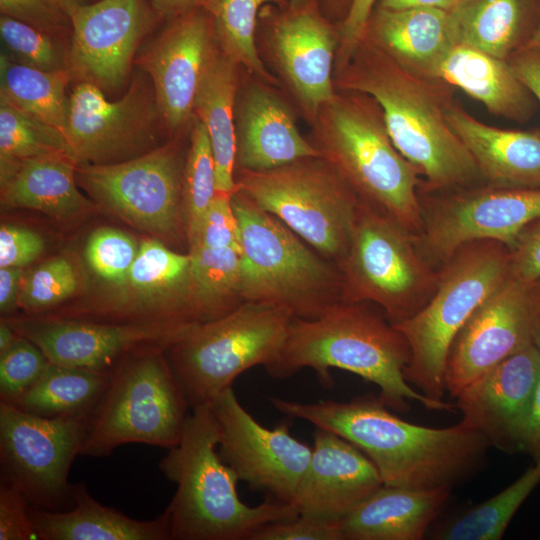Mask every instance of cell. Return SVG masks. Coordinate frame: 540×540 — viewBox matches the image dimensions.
Returning <instances> with one entry per match:
<instances>
[{"label": "cell", "mask_w": 540, "mask_h": 540, "mask_svg": "<svg viewBox=\"0 0 540 540\" xmlns=\"http://www.w3.org/2000/svg\"><path fill=\"white\" fill-rule=\"evenodd\" d=\"M328 6L334 10H341L345 12V16L348 12L352 0H324ZM344 19V18H343Z\"/></svg>", "instance_id": "94428289"}, {"label": "cell", "mask_w": 540, "mask_h": 540, "mask_svg": "<svg viewBox=\"0 0 540 540\" xmlns=\"http://www.w3.org/2000/svg\"><path fill=\"white\" fill-rule=\"evenodd\" d=\"M79 287V276L73 264L64 257H54L25 273L18 306L39 312L71 297Z\"/></svg>", "instance_id": "b9f144b4"}, {"label": "cell", "mask_w": 540, "mask_h": 540, "mask_svg": "<svg viewBox=\"0 0 540 540\" xmlns=\"http://www.w3.org/2000/svg\"><path fill=\"white\" fill-rule=\"evenodd\" d=\"M363 36L404 68L433 79L455 44L448 11L436 8L375 7Z\"/></svg>", "instance_id": "83f0119b"}, {"label": "cell", "mask_w": 540, "mask_h": 540, "mask_svg": "<svg viewBox=\"0 0 540 540\" xmlns=\"http://www.w3.org/2000/svg\"><path fill=\"white\" fill-rule=\"evenodd\" d=\"M510 276V248L494 240L467 243L438 269L429 301L393 324L411 352L404 374L421 393L443 400L444 371L451 343L475 310Z\"/></svg>", "instance_id": "52a82bcc"}, {"label": "cell", "mask_w": 540, "mask_h": 540, "mask_svg": "<svg viewBox=\"0 0 540 540\" xmlns=\"http://www.w3.org/2000/svg\"><path fill=\"white\" fill-rule=\"evenodd\" d=\"M527 46H536L540 47V22L535 30L529 44Z\"/></svg>", "instance_id": "6125c7cd"}, {"label": "cell", "mask_w": 540, "mask_h": 540, "mask_svg": "<svg viewBox=\"0 0 540 540\" xmlns=\"http://www.w3.org/2000/svg\"><path fill=\"white\" fill-rule=\"evenodd\" d=\"M139 248L128 234L110 227L96 229L89 237L85 255L101 279L122 288Z\"/></svg>", "instance_id": "7bdbcfd3"}, {"label": "cell", "mask_w": 540, "mask_h": 540, "mask_svg": "<svg viewBox=\"0 0 540 540\" xmlns=\"http://www.w3.org/2000/svg\"><path fill=\"white\" fill-rule=\"evenodd\" d=\"M240 66L218 48L212 55L194 101L193 116L205 127L215 161L217 191L236 190L235 111Z\"/></svg>", "instance_id": "d6a6232c"}, {"label": "cell", "mask_w": 540, "mask_h": 540, "mask_svg": "<svg viewBox=\"0 0 540 540\" xmlns=\"http://www.w3.org/2000/svg\"><path fill=\"white\" fill-rule=\"evenodd\" d=\"M77 164L69 157L53 156L22 161L0 182L4 209H30L69 222L91 212L93 203L78 189Z\"/></svg>", "instance_id": "1f68e13d"}, {"label": "cell", "mask_w": 540, "mask_h": 540, "mask_svg": "<svg viewBox=\"0 0 540 540\" xmlns=\"http://www.w3.org/2000/svg\"><path fill=\"white\" fill-rule=\"evenodd\" d=\"M435 79L463 90L490 113L510 121L527 122L537 111V100L508 60L470 46L454 44L440 62Z\"/></svg>", "instance_id": "f1b7e54d"}, {"label": "cell", "mask_w": 540, "mask_h": 540, "mask_svg": "<svg viewBox=\"0 0 540 540\" xmlns=\"http://www.w3.org/2000/svg\"><path fill=\"white\" fill-rule=\"evenodd\" d=\"M535 286H536L537 292H538V294L540 296V280L535 282Z\"/></svg>", "instance_id": "03108f58"}, {"label": "cell", "mask_w": 540, "mask_h": 540, "mask_svg": "<svg viewBox=\"0 0 540 540\" xmlns=\"http://www.w3.org/2000/svg\"><path fill=\"white\" fill-rule=\"evenodd\" d=\"M334 84L337 90L363 93L377 102L395 147L424 177L420 191L485 183L448 122L452 86L409 71L365 36L335 66Z\"/></svg>", "instance_id": "6da1fadb"}, {"label": "cell", "mask_w": 540, "mask_h": 540, "mask_svg": "<svg viewBox=\"0 0 540 540\" xmlns=\"http://www.w3.org/2000/svg\"><path fill=\"white\" fill-rule=\"evenodd\" d=\"M188 252L193 305L199 323L219 318L243 303L240 248L199 247Z\"/></svg>", "instance_id": "d590c367"}, {"label": "cell", "mask_w": 540, "mask_h": 540, "mask_svg": "<svg viewBox=\"0 0 540 540\" xmlns=\"http://www.w3.org/2000/svg\"><path fill=\"white\" fill-rule=\"evenodd\" d=\"M313 439L293 504L300 514L340 521L383 481L373 462L349 441L320 427Z\"/></svg>", "instance_id": "cb8c5ba5"}, {"label": "cell", "mask_w": 540, "mask_h": 540, "mask_svg": "<svg viewBox=\"0 0 540 540\" xmlns=\"http://www.w3.org/2000/svg\"><path fill=\"white\" fill-rule=\"evenodd\" d=\"M38 540H170L167 515L140 521L96 501L85 483L74 484L73 505L64 511L29 506Z\"/></svg>", "instance_id": "f546056e"}, {"label": "cell", "mask_w": 540, "mask_h": 540, "mask_svg": "<svg viewBox=\"0 0 540 540\" xmlns=\"http://www.w3.org/2000/svg\"><path fill=\"white\" fill-rule=\"evenodd\" d=\"M339 268L342 301L375 304L393 324L421 310L438 280V270L419 254L414 236L363 201Z\"/></svg>", "instance_id": "8fae6325"}, {"label": "cell", "mask_w": 540, "mask_h": 540, "mask_svg": "<svg viewBox=\"0 0 540 540\" xmlns=\"http://www.w3.org/2000/svg\"><path fill=\"white\" fill-rule=\"evenodd\" d=\"M30 503L8 479L0 478V540L37 539L29 513Z\"/></svg>", "instance_id": "c3c4849f"}, {"label": "cell", "mask_w": 540, "mask_h": 540, "mask_svg": "<svg viewBox=\"0 0 540 540\" xmlns=\"http://www.w3.org/2000/svg\"><path fill=\"white\" fill-rule=\"evenodd\" d=\"M240 92L235 111V170H268L321 156L301 135L291 109L269 84L250 82Z\"/></svg>", "instance_id": "d4e9b609"}, {"label": "cell", "mask_w": 540, "mask_h": 540, "mask_svg": "<svg viewBox=\"0 0 540 540\" xmlns=\"http://www.w3.org/2000/svg\"><path fill=\"white\" fill-rule=\"evenodd\" d=\"M450 491L383 484L340 520L343 540L423 539Z\"/></svg>", "instance_id": "4316f807"}, {"label": "cell", "mask_w": 540, "mask_h": 540, "mask_svg": "<svg viewBox=\"0 0 540 540\" xmlns=\"http://www.w3.org/2000/svg\"><path fill=\"white\" fill-rule=\"evenodd\" d=\"M211 405L221 429L219 453L239 480L270 499L293 504L312 447L295 438L286 421L264 427L241 405L232 387Z\"/></svg>", "instance_id": "2e32d148"}, {"label": "cell", "mask_w": 540, "mask_h": 540, "mask_svg": "<svg viewBox=\"0 0 540 540\" xmlns=\"http://www.w3.org/2000/svg\"><path fill=\"white\" fill-rule=\"evenodd\" d=\"M68 14L71 81L90 83L106 95L121 91L141 42L160 19L148 0H97Z\"/></svg>", "instance_id": "ac0fdd59"}, {"label": "cell", "mask_w": 540, "mask_h": 540, "mask_svg": "<svg viewBox=\"0 0 540 540\" xmlns=\"http://www.w3.org/2000/svg\"><path fill=\"white\" fill-rule=\"evenodd\" d=\"M539 315L535 283L509 276L453 339L445 363V390L456 397L483 373L533 344Z\"/></svg>", "instance_id": "e0dca14e"}, {"label": "cell", "mask_w": 540, "mask_h": 540, "mask_svg": "<svg viewBox=\"0 0 540 540\" xmlns=\"http://www.w3.org/2000/svg\"><path fill=\"white\" fill-rule=\"evenodd\" d=\"M249 540H343L340 521L299 514L260 527Z\"/></svg>", "instance_id": "7dc6e473"}, {"label": "cell", "mask_w": 540, "mask_h": 540, "mask_svg": "<svg viewBox=\"0 0 540 540\" xmlns=\"http://www.w3.org/2000/svg\"><path fill=\"white\" fill-rule=\"evenodd\" d=\"M378 0H352L338 29L339 46L336 65L344 62L363 37L368 20ZM335 65V66H336Z\"/></svg>", "instance_id": "816d5d0a"}, {"label": "cell", "mask_w": 540, "mask_h": 540, "mask_svg": "<svg viewBox=\"0 0 540 540\" xmlns=\"http://www.w3.org/2000/svg\"><path fill=\"white\" fill-rule=\"evenodd\" d=\"M305 1L306 0H287L288 5L293 6V7H296V6H299V5L303 4Z\"/></svg>", "instance_id": "e7e4bbea"}, {"label": "cell", "mask_w": 540, "mask_h": 540, "mask_svg": "<svg viewBox=\"0 0 540 540\" xmlns=\"http://www.w3.org/2000/svg\"><path fill=\"white\" fill-rule=\"evenodd\" d=\"M420 203L422 226L414 237L415 245L436 270L467 243L494 240L511 248L522 231L540 217V189L482 183L420 193Z\"/></svg>", "instance_id": "4fadbf2b"}, {"label": "cell", "mask_w": 540, "mask_h": 540, "mask_svg": "<svg viewBox=\"0 0 540 540\" xmlns=\"http://www.w3.org/2000/svg\"><path fill=\"white\" fill-rule=\"evenodd\" d=\"M110 374L49 362L39 380L12 404L44 418H89Z\"/></svg>", "instance_id": "836d02e7"}, {"label": "cell", "mask_w": 540, "mask_h": 540, "mask_svg": "<svg viewBox=\"0 0 540 540\" xmlns=\"http://www.w3.org/2000/svg\"><path fill=\"white\" fill-rule=\"evenodd\" d=\"M311 124V143L359 198L417 236L422 226L420 175L392 142L377 102L336 89Z\"/></svg>", "instance_id": "5b68a950"}, {"label": "cell", "mask_w": 540, "mask_h": 540, "mask_svg": "<svg viewBox=\"0 0 540 540\" xmlns=\"http://www.w3.org/2000/svg\"><path fill=\"white\" fill-rule=\"evenodd\" d=\"M43 351L20 335L0 354V401L12 403L41 377L49 364Z\"/></svg>", "instance_id": "ee69618b"}, {"label": "cell", "mask_w": 540, "mask_h": 540, "mask_svg": "<svg viewBox=\"0 0 540 540\" xmlns=\"http://www.w3.org/2000/svg\"><path fill=\"white\" fill-rule=\"evenodd\" d=\"M165 349L159 345L138 348L112 370L89 417L81 456H109L129 443L167 450L178 444L191 407Z\"/></svg>", "instance_id": "ba28073f"}, {"label": "cell", "mask_w": 540, "mask_h": 540, "mask_svg": "<svg viewBox=\"0 0 540 540\" xmlns=\"http://www.w3.org/2000/svg\"><path fill=\"white\" fill-rule=\"evenodd\" d=\"M221 429L211 403L191 407L180 440L158 467L177 488L164 510L170 540H249L262 526L297 517L291 503L245 504L235 471L217 450Z\"/></svg>", "instance_id": "277c9868"}, {"label": "cell", "mask_w": 540, "mask_h": 540, "mask_svg": "<svg viewBox=\"0 0 540 540\" xmlns=\"http://www.w3.org/2000/svg\"><path fill=\"white\" fill-rule=\"evenodd\" d=\"M185 156L171 140L124 162L77 165L76 179L98 204L130 225L169 243H187Z\"/></svg>", "instance_id": "7c38bea8"}, {"label": "cell", "mask_w": 540, "mask_h": 540, "mask_svg": "<svg viewBox=\"0 0 540 540\" xmlns=\"http://www.w3.org/2000/svg\"><path fill=\"white\" fill-rule=\"evenodd\" d=\"M411 357L405 336L368 302L340 301L314 319L293 318L275 360L265 367L277 379L311 368L325 388L334 384L331 368L352 372L378 386L392 410L405 413L411 402L429 410L455 405L415 390L405 378Z\"/></svg>", "instance_id": "3957f363"}, {"label": "cell", "mask_w": 540, "mask_h": 540, "mask_svg": "<svg viewBox=\"0 0 540 540\" xmlns=\"http://www.w3.org/2000/svg\"><path fill=\"white\" fill-rule=\"evenodd\" d=\"M164 130L146 73L136 75L116 100L86 82L75 83L69 94L65 138L77 165L114 164L139 157L160 146Z\"/></svg>", "instance_id": "5bb4252c"}, {"label": "cell", "mask_w": 540, "mask_h": 540, "mask_svg": "<svg viewBox=\"0 0 540 540\" xmlns=\"http://www.w3.org/2000/svg\"><path fill=\"white\" fill-rule=\"evenodd\" d=\"M20 336L6 320L0 324V354L10 348Z\"/></svg>", "instance_id": "680465c9"}, {"label": "cell", "mask_w": 540, "mask_h": 540, "mask_svg": "<svg viewBox=\"0 0 540 540\" xmlns=\"http://www.w3.org/2000/svg\"><path fill=\"white\" fill-rule=\"evenodd\" d=\"M510 276L526 283L540 280V217L522 231L510 248Z\"/></svg>", "instance_id": "f907efd6"}, {"label": "cell", "mask_w": 540, "mask_h": 540, "mask_svg": "<svg viewBox=\"0 0 540 540\" xmlns=\"http://www.w3.org/2000/svg\"><path fill=\"white\" fill-rule=\"evenodd\" d=\"M56 5L61 7L65 12L69 13L73 8L90 3L89 0H51ZM69 15V14H68Z\"/></svg>", "instance_id": "91938a15"}, {"label": "cell", "mask_w": 540, "mask_h": 540, "mask_svg": "<svg viewBox=\"0 0 540 540\" xmlns=\"http://www.w3.org/2000/svg\"><path fill=\"white\" fill-rule=\"evenodd\" d=\"M7 322L17 333L35 343L50 362L103 374H110L127 354L138 348L149 345L167 348L193 326L68 318Z\"/></svg>", "instance_id": "ffe728a7"}, {"label": "cell", "mask_w": 540, "mask_h": 540, "mask_svg": "<svg viewBox=\"0 0 540 540\" xmlns=\"http://www.w3.org/2000/svg\"><path fill=\"white\" fill-rule=\"evenodd\" d=\"M267 38L278 74L311 122L336 93L339 32L319 12L315 0H306L277 15Z\"/></svg>", "instance_id": "44dd1931"}, {"label": "cell", "mask_w": 540, "mask_h": 540, "mask_svg": "<svg viewBox=\"0 0 540 540\" xmlns=\"http://www.w3.org/2000/svg\"><path fill=\"white\" fill-rule=\"evenodd\" d=\"M519 451L540 459V377L519 438Z\"/></svg>", "instance_id": "db71d44e"}, {"label": "cell", "mask_w": 540, "mask_h": 540, "mask_svg": "<svg viewBox=\"0 0 540 540\" xmlns=\"http://www.w3.org/2000/svg\"><path fill=\"white\" fill-rule=\"evenodd\" d=\"M516 481L486 501L441 524L430 538L437 540H499L511 519L540 483V459Z\"/></svg>", "instance_id": "74e56055"}, {"label": "cell", "mask_w": 540, "mask_h": 540, "mask_svg": "<svg viewBox=\"0 0 540 540\" xmlns=\"http://www.w3.org/2000/svg\"><path fill=\"white\" fill-rule=\"evenodd\" d=\"M231 201L239 223L243 302L314 319L342 301L336 263L241 192L235 191Z\"/></svg>", "instance_id": "8992f818"}, {"label": "cell", "mask_w": 540, "mask_h": 540, "mask_svg": "<svg viewBox=\"0 0 540 540\" xmlns=\"http://www.w3.org/2000/svg\"><path fill=\"white\" fill-rule=\"evenodd\" d=\"M231 196L218 192L199 226L188 251L199 247L240 248L239 223Z\"/></svg>", "instance_id": "bcb514c9"}, {"label": "cell", "mask_w": 540, "mask_h": 540, "mask_svg": "<svg viewBox=\"0 0 540 540\" xmlns=\"http://www.w3.org/2000/svg\"><path fill=\"white\" fill-rule=\"evenodd\" d=\"M0 37L4 52L12 60L44 71L69 74L70 42L5 15H0Z\"/></svg>", "instance_id": "60d3db41"}, {"label": "cell", "mask_w": 540, "mask_h": 540, "mask_svg": "<svg viewBox=\"0 0 540 540\" xmlns=\"http://www.w3.org/2000/svg\"><path fill=\"white\" fill-rule=\"evenodd\" d=\"M0 14L71 42L70 16L51 0H0Z\"/></svg>", "instance_id": "f6af8a7d"}, {"label": "cell", "mask_w": 540, "mask_h": 540, "mask_svg": "<svg viewBox=\"0 0 540 540\" xmlns=\"http://www.w3.org/2000/svg\"><path fill=\"white\" fill-rule=\"evenodd\" d=\"M293 316L284 309L243 302L227 314L194 324L165 351L190 407L211 403L246 370L277 357Z\"/></svg>", "instance_id": "9c48e42d"}, {"label": "cell", "mask_w": 540, "mask_h": 540, "mask_svg": "<svg viewBox=\"0 0 540 540\" xmlns=\"http://www.w3.org/2000/svg\"><path fill=\"white\" fill-rule=\"evenodd\" d=\"M191 124L182 178L188 247L195 239L205 212L218 193L215 161L208 133L195 116Z\"/></svg>", "instance_id": "ab89813d"}, {"label": "cell", "mask_w": 540, "mask_h": 540, "mask_svg": "<svg viewBox=\"0 0 540 540\" xmlns=\"http://www.w3.org/2000/svg\"><path fill=\"white\" fill-rule=\"evenodd\" d=\"M120 296L101 310L115 323H165L191 326L195 314L191 256L166 247L160 240H145L130 268Z\"/></svg>", "instance_id": "603a6c76"}, {"label": "cell", "mask_w": 540, "mask_h": 540, "mask_svg": "<svg viewBox=\"0 0 540 540\" xmlns=\"http://www.w3.org/2000/svg\"><path fill=\"white\" fill-rule=\"evenodd\" d=\"M87 417L44 418L0 401L1 477L31 505L64 511L73 505L68 476L88 430Z\"/></svg>", "instance_id": "9a60e30c"}, {"label": "cell", "mask_w": 540, "mask_h": 540, "mask_svg": "<svg viewBox=\"0 0 540 540\" xmlns=\"http://www.w3.org/2000/svg\"><path fill=\"white\" fill-rule=\"evenodd\" d=\"M25 272L21 267L0 268V310L8 314L18 305L21 283Z\"/></svg>", "instance_id": "11a10c76"}, {"label": "cell", "mask_w": 540, "mask_h": 540, "mask_svg": "<svg viewBox=\"0 0 540 540\" xmlns=\"http://www.w3.org/2000/svg\"><path fill=\"white\" fill-rule=\"evenodd\" d=\"M448 15L455 44L508 60L529 44L540 0H459Z\"/></svg>", "instance_id": "4dcf8cb0"}, {"label": "cell", "mask_w": 540, "mask_h": 540, "mask_svg": "<svg viewBox=\"0 0 540 540\" xmlns=\"http://www.w3.org/2000/svg\"><path fill=\"white\" fill-rule=\"evenodd\" d=\"M217 48L212 20L200 7L169 19L138 52L135 61L152 82L171 138L192 120L197 90Z\"/></svg>", "instance_id": "d6986e66"}, {"label": "cell", "mask_w": 540, "mask_h": 540, "mask_svg": "<svg viewBox=\"0 0 540 540\" xmlns=\"http://www.w3.org/2000/svg\"><path fill=\"white\" fill-rule=\"evenodd\" d=\"M533 341L536 347L540 350V315H539V318L535 327Z\"/></svg>", "instance_id": "be15d7a7"}, {"label": "cell", "mask_w": 540, "mask_h": 540, "mask_svg": "<svg viewBox=\"0 0 540 540\" xmlns=\"http://www.w3.org/2000/svg\"><path fill=\"white\" fill-rule=\"evenodd\" d=\"M235 183V191L339 266L362 200L323 157H305L261 171L236 169Z\"/></svg>", "instance_id": "30bf717a"}, {"label": "cell", "mask_w": 540, "mask_h": 540, "mask_svg": "<svg viewBox=\"0 0 540 540\" xmlns=\"http://www.w3.org/2000/svg\"><path fill=\"white\" fill-rule=\"evenodd\" d=\"M205 0H148L160 19H172L203 6Z\"/></svg>", "instance_id": "9f6ffc18"}, {"label": "cell", "mask_w": 540, "mask_h": 540, "mask_svg": "<svg viewBox=\"0 0 540 540\" xmlns=\"http://www.w3.org/2000/svg\"><path fill=\"white\" fill-rule=\"evenodd\" d=\"M269 400L286 417L305 420L352 443L373 462L384 485L452 487L475 469L490 447L462 420L445 428L410 423L393 414L379 395L346 402Z\"/></svg>", "instance_id": "7a4b0ae2"}, {"label": "cell", "mask_w": 540, "mask_h": 540, "mask_svg": "<svg viewBox=\"0 0 540 540\" xmlns=\"http://www.w3.org/2000/svg\"><path fill=\"white\" fill-rule=\"evenodd\" d=\"M459 0H378L375 7L384 9L436 8L450 11Z\"/></svg>", "instance_id": "6f0895ef"}, {"label": "cell", "mask_w": 540, "mask_h": 540, "mask_svg": "<svg viewBox=\"0 0 540 540\" xmlns=\"http://www.w3.org/2000/svg\"><path fill=\"white\" fill-rule=\"evenodd\" d=\"M71 82L68 73L49 72L0 54V98L55 127L65 136Z\"/></svg>", "instance_id": "e575fe53"}, {"label": "cell", "mask_w": 540, "mask_h": 540, "mask_svg": "<svg viewBox=\"0 0 540 540\" xmlns=\"http://www.w3.org/2000/svg\"><path fill=\"white\" fill-rule=\"evenodd\" d=\"M53 156L73 160L63 133L0 98V182L22 161Z\"/></svg>", "instance_id": "f35d334b"}, {"label": "cell", "mask_w": 540, "mask_h": 540, "mask_svg": "<svg viewBox=\"0 0 540 540\" xmlns=\"http://www.w3.org/2000/svg\"><path fill=\"white\" fill-rule=\"evenodd\" d=\"M540 377V350L533 343L507 357L455 397L462 421L491 447L519 451V438Z\"/></svg>", "instance_id": "7402d4cb"}, {"label": "cell", "mask_w": 540, "mask_h": 540, "mask_svg": "<svg viewBox=\"0 0 540 540\" xmlns=\"http://www.w3.org/2000/svg\"><path fill=\"white\" fill-rule=\"evenodd\" d=\"M513 71L540 103V47L526 46L508 59Z\"/></svg>", "instance_id": "f5cc1de1"}, {"label": "cell", "mask_w": 540, "mask_h": 540, "mask_svg": "<svg viewBox=\"0 0 540 540\" xmlns=\"http://www.w3.org/2000/svg\"><path fill=\"white\" fill-rule=\"evenodd\" d=\"M45 243L37 232L14 225L0 228V268L25 267L43 253Z\"/></svg>", "instance_id": "681fc988"}, {"label": "cell", "mask_w": 540, "mask_h": 540, "mask_svg": "<svg viewBox=\"0 0 540 540\" xmlns=\"http://www.w3.org/2000/svg\"><path fill=\"white\" fill-rule=\"evenodd\" d=\"M447 119L482 175L498 187L540 189V129L514 130L487 125L454 101Z\"/></svg>", "instance_id": "484cf974"}, {"label": "cell", "mask_w": 540, "mask_h": 540, "mask_svg": "<svg viewBox=\"0 0 540 540\" xmlns=\"http://www.w3.org/2000/svg\"><path fill=\"white\" fill-rule=\"evenodd\" d=\"M267 3L288 4L287 0H205L202 8L212 20L221 51L251 76L275 85L278 80L262 62L255 40L258 12Z\"/></svg>", "instance_id": "8d00e7d4"}]
</instances>
